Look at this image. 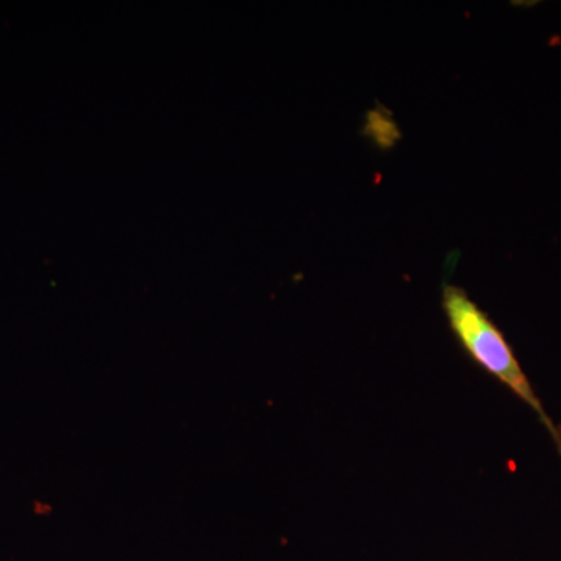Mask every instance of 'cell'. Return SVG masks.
Here are the masks:
<instances>
[{
	"label": "cell",
	"mask_w": 561,
	"mask_h": 561,
	"mask_svg": "<svg viewBox=\"0 0 561 561\" xmlns=\"http://www.w3.org/2000/svg\"><path fill=\"white\" fill-rule=\"evenodd\" d=\"M442 308L453 334L465 353L537 413L561 456L560 427L546 412L545 405L531 389L526 373L516 359L511 343L490 319L489 313L479 308L478 302L472 300L467 290L449 283L443 284Z\"/></svg>",
	"instance_id": "cell-1"
}]
</instances>
